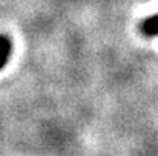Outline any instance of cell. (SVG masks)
<instances>
[{
    "label": "cell",
    "mask_w": 158,
    "mask_h": 156,
    "mask_svg": "<svg viewBox=\"0 0 158 156\" xmlns=\"http://www.w3.org/2000/svg\"><path fill=\"white\" fill-rule=\"evenodd\" d=\"M12 54V42L9 37L0 34V70L8 64Z\"/></svg>",
    "instance_id": "1"
},
{
    "label": "cell",
    "mask_w": 158,
    "mask_h": 156,
    "mask_svg": "<svg viewBox=\"0 0 158 156\" xmlns=\"http://www.w3.org/2000/svg\"><path fill=\"white\" fill-rule=\"evenodd\" d=\"M141 32L146 37H155V35H158V14L148 17L141 23Z\"/></svg>",
    "instance_id": "2"
}]
</instances>
